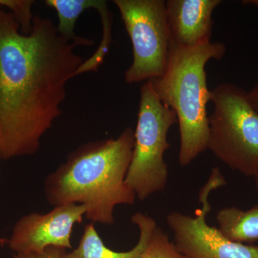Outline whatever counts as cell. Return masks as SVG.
Listing matches in <instances>:
<instances>
[{
  "label": "cell",
  "instance_id": "10",
  "mask_svg": "<svg viewBox=\"0 0 258 258\" xmlns=\"http://www.w3.org/2000/svg\"><path fill=\"white\" fill-rule=\"evenodd\" d=\"M131 220L139 230L138 242L131 250L116 252L108 248L98 235L94 223L91 222L85 227L78 247L71 252H64L63 258H139L147 247L156 221L152 217L142 212L134 214Z\"/></svg>",
  "mask_w": 258,
  "mask_h": 258
},
{
  "label": "cell",
  "instance_id": "9",
  "mask_svg": "<svg viewBox=\"0 0 258 258\" xmlns=\"http://www.w3.org/2000/svg\"><path fill=\"white\" fill-rule=\"evenodd\" d=\"M221 0H167L170 46L195 47L211 42L212 14Z\"/></svg>",
  "mask_w": 258,
  "mask_h": 258
},
{
  "label": "cell",
  "instance_id": "5",
  "mask_svg": "<svg viewBox=\"0 0 258 258\" xmlns=\"http://www.w3.org/2000/svg\"><path fill=\"white\" fill-rule=\"evenodd\" d=\"M176 123L175 112L161 101L152 82L144 83L140 90L133 156L125 179L140 201L166 187L169 171L164 155L170 147L168 132Z\"/></svg>",
  "mask_w": 258,
  "mask_h": 258
},
{
  "label": "cell",
  "instance_id": "16",
  "mask_svg": "<svg viewBox=\"0 0 258 258\" xmlns=\"http://www.w3.org/2000/svg\"><path fill=\"white\" fill-rule=\"evenodd\" d=\"M66 249L60 247H47L40 253L15 254L13 258H63Z\"/></svg>",
  "mask_w": 258,
  "mask_h": 258
},
{
  "label": "cell",
  "instance_id": "8",
  "mask_svg": "<svg viewBox=\"0 0 258 258\" xmlns=\"http://www.w3.org/2000/svg\"><path fill=\"white\" fill-rule=\"evenodd\" d=\"M86 211L83 205L67 204L46 214L24 215L15 224L5 243L15 254L40 253L50 247L72 249L73 229L82 222Z\"/></svg>",
  "mask_w": 258,
  "mask_h": 258
},
{
  "label": "cell",
  "instance_id": "6",
  "mask_svg": "<svg viewBox=\"0 0 258 258\" xmlns=\"http://www.w3.org/2000/svg\"><path fill=\"white\" fill-rule=\"evenodd\" d=\"M132 41L133 61L125 71L128 84L160 78L170 56L164 0H114Z\"/></svg>",
  "mask_w": 258,
  "mask_h": 258
},
{
  "label": "cell",
  "instance_id": "13",
  "mask_svg": "<svg viewBox=\"0 0 258 258\" xmlns=\"http://www.w3.org/2000/svg\"><path fill=\"white\" fill-rule=\"evenodd\" d=\"M95 10L101 17L103 25V39L98 50L92 57L83 62L76 72V76L90 71H96L101 66L109 49L111 40L112 14L104 0H98Z\"/></svg>",
  "mask_w": 258,
  "mask_h": 258
},
{
  "label": "cell",
  "instance_id": "14",
  "mask_svg": "<svg viewBox=\"0 0 258 258\" xmlns=\"http://www.w3.org/2000/svg\"><path fill=\"white\" fill-rule=\"evenodd\" d=\"M139 258H185L174 242L158 226L157 222L153 226L147 247Z\"/></svg>",
  "mask_w": 258,
  "mask_h": 258
},
{
  "label": "cell",
  "instance_id": "18",
  "mask_svg": "<svg viewBox=\"0 0 258 258\" xmlns=\"http://www.w3.org/2000/svg\"><path fill=\"white\" fill-rule=\"evenodd\" d=\"M244 5H251L258 8V0H244L242 1Z\"/></svg>",
  "mask_w": 258,
  "mask_h": 258
},
{
  "label": "cell",
  "instance_id": "3",
  "mask_svg": "<svg viewBox=\"0 0 258 258\" xmlns=\"http://www.w3.org/2000/svg\"><path fill=\"white\" fill-rule=\"evenodd\" d=\"M225 52V44L218 42L195 47L170 46L165 73L150 80L161 101L175 112L180 134L178 161L181 166L189 165L208 149L207 107L212 91L208 87L205 66L210 60H222Z\"/></svg>",
  "mask_w": 258,
  "mask_h": 258
},
{
  "label": "cell",
  "instance_id": "19",
  "mask_svg": "<svg viewBox=\"0 0 258 258\" xmlns=\"http://www.w3.org/2000/svg\"><path fill=\"white\" fill-rule=\"evenodd\" d=\"M253 178L254 179V183H255L256 189L258 191V174L257 175L254 176Z\"/></svg>",
  "mask_w": 258,
  "mask_h": 258
},
{
  "label": "cell",
  "instance_id": "11",
  "mask_svg": "<svg viewBox=\"0 0 258 258\" xmlns=\"http://www.w3.org/2000/svg\"><path fill=\"white\" fill-rule=\"evenodd\" d=\"M216 220L219 230L230 240L244 244L258 240V205L247 210L222 208L217 212Z\"/></svg>",
  "mask_w": 258,
  "mask_h": 258
},
{
  "label": "cell",
  "instance_id": "12",
  "mask_svg": "<svg viewBox=\"0 0 258 258\" xmlns=\"http://www.w3.org/2000/svg\"><path fill=\"white\" fill-rule=\"evenodd\" d=\"M98 0H46L45 4L55 10L58 18L57 30L61 36L77 47L91 46L92 40L79 37L75 32L78 19L88 9H94Z\"/></svg>",
  "mask_w": 258,
  "mask_h": 258
},
{
  "label": "cell",
  "instance_id": "15",
  "mask_svg": "<svg viewBox=\"0 0 258 258\" xmlns=\"http://www.w3.org/2000/svg\"><path fill=\"white\" fill-rule=\"evenodd\" d=\"M33 3L32 0H0V7L10 10L20 23L21 32L28 35L32 30Z\"/></svg>",
  "mask_w": 258,
  "mask_h": 258
},
{
  "label": "cell",
  "instance_id": "7",
  "mask_svg": "<svg viewBox=\"0 0 258 258\" xmlns=\"http://www.w3.org/2000/svg\"><path fill=\"white\" fill-rule=\"evenodd\" d=\"M226 184L218 168H214L208 183L200 190L194 216L171 212L166 223L173 232L174 244L185 258H258V244H247L230 240L217 227L208 225L207 215L211 210L209 195Z\"/></svg>",
  "mask_w": 258,
  "mask_h": 258
},
{
  "label": "cell",
  "instance_id": "1",
  "mask_svg": "<svg viewBox=\"0 0 258 258\" xmlns=\"http://www.w3.org/2000/svg\"><path fill=\"white\" fill-rule=\"evenodd\" d=\"M76 47L52 20L38 15L23 34L15 15L0 7V159L40 149L62 113L66 85L84 62Z\"/></svg>",
  "mask_w": 258,
  "mask_h": 258
},
{
  "label": "cell",
  "instance_id": "4",
  "mask_svg": "<svg viewBox=\"0 0 258 258\" xmlns=\"http://www.w3.org/2000/svg\"><path fill=\"white\" fill-rule=\"evenodd\" d=\"M208 149L222 163L246 176L258 174V112L247 91L230 83L212 91Z\"/></svg>",
  "mask_w": 258,
  "mask_h": 258
},
{
  "label": "cell",
  "instance_id": "17",
  "mask_svg": "<svg viewBox=\"0 0 258 258\" xmlns=\"http://www.w3.org/2000/svg\"><path fill=\"white\" fill-rule=\"evenodd\" d=\"M247 97L251 105L258 112V83L247 92Z\"/></svg>",
  "mask_w": 258,
  "mask_h": 258
},
{
  "label": "cell",
  "instance_id": "2",
  "mask_svg": "<svg viewBox=\"0 0 258 258\" xmlns=\"http://www.w3.org/2000/svg\"><path fill=\"white\" fill-rule=\"evenodd\" d=\"M134 131L125 128L115 139L83 144L44 182V193L54 207L67 204L86 208L93 223H114L118 205H133L135 193L125 181L134 148Z\"/></svg>",
  "mask_w": 258,
  "mask_h": 258
}]
</instances>
